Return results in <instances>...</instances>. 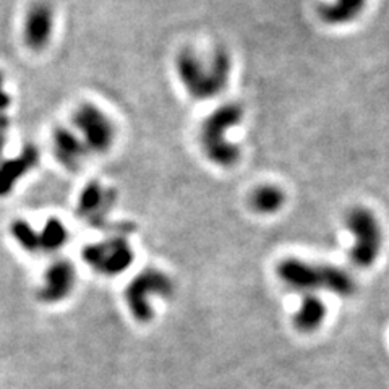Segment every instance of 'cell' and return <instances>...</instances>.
<instances>
[{
  "label": "cell",
  "instance_id": "cell-12",
  "mask_svg": "<svg viewBox=\"0 0 389 389\" xmlns=\"http://www.w3.org/2000/svg\"><path fill=\"white\" fill-rule=\"evenodd\" d=\"M52 140H54L52 145H54L56 158L63 166L72 170L82 166L84 154H87V146L83 145L82 138H78L77 133L58 127L52 133Z\"/></svg>",
  "mask_w": 389,
  "mask_h": 389
},
{
  "label": "cell",
  "instance_id": "cell-4",
  "mask_svg": "<svg viewBox=\"0 0 389 389\" xmlns=\"http://www.w3.org/2000/svg\"><path fill=\"white\" fill-rule=\"evenodd\" d=\"M345 227L352 236L349 258L359 268H370L376 263L383 247V231L378 217L369 208L355 206L345 216Z\"/></svg>",
  "mask_w": 389,
  "mask_h": 389
},
{
  "label": "cell",
  "instance_id": "cell-10",
  "mask_svg": "<svg viewBox=\"0 0 389 389\" xmlns=\"http://www.w3.org/2000/svg\"><path fill=\"white\" fill-rule=\"evenodd\" d=\"M54 31V12L47 4H34L28 10L23 26L25 44L33 51H42L49 44Z\"/></svg>",
  "mask_w": 389,
  "mask_h": 389
},
{
  "label": "cell",
  "instance_id": "cell-1",
  "mask_svg": "<svg viewBox=\"0 0 389 389\" xmlns=\"http://www.w3.org/2000/svg\"><path fill=\"white\" fill-rule=\"evenodd\" d=\"M175 72L191 98L198 101L212 99L227 87L232 60L224 49H215L206 54L184 49L175 58Z\"/></svg>",
  "mask_w": 389,
  "mask_h": 389
},
{
  "label": "cell",
  "instance_id": "cell-17",
  "mask_svg": "<svg viewBox=\"0 0 389 389\" xmlns=\"http://www.w3.org/2000/svg\"><path fill=\"white\" fill-rule=\"evenodd\" d=\"M10 234L17 241L21 248L26 250L30 253H37L39 252V243H37V231L30 226L28 222L25 221H15L10 226Z\"/></svg>",
  "mask_w": 389,
  "mask_h": 389
},
{
  "label": "cell",
  "instance_id": "cell-8",
  "mask_svg": "<svg viewBox=\"0 0 389 389\" xmlns=\"http://www.w3.org/2000/svg\"><path fill=\"white\" fill-rule=\"evenodd\" d=\"M115 201L117 195L114 190L93 180L84 186L82 195H79L77 212L82 219L91 226L104 229L109 226V215Z\"/></svg>",
  "mask_w": 389,
  "mask_h": 389
},
{
  "label": "cell",
  "instance_id": "cell-14",
  "mask_svg": "<svg viewBox=\"0 0 389 389\" xmlns=\"http://www.w3.org/2000/svg\"><path fill=\"white\" fill-rule=\"evenodd\" d=\"M326 318V303L317 294H305L294 315V326L300 333H313Z\"/></svg>",
  "mask_w": 389,
  "mask_h": 389
},
{
  "label": "cell",
  "instance_id": "cell-13",
  "mask_svg": "<svg viewBox=\"0 0 389 389\" xmlns=\"http://www.w3.org/2000/svg\"><path fill=\"white\" fill-rule=\"evenodd\" d=\"M369 0H333L318 7V15L326 25L343 26L352 23L364 12Z\"/></svg>",
  "mask_w": 389,
  "mask_h": 389
},
{
  "label": "cell",
  "instance_id": "cell-5",
  "mask_svg": "<svg viewBox=\"0 0 389 389\" xmlns=\"http://www.w3.org/2000/svg\"><path fill=\"white\" fill-rule=\"evenodd\" d=\"M174 294V282L164 271L145 269L135 276L125 289V302L132 317L146 323L154 315L153 298H167Z\"/></svg>",
  "mask_w": 389,
  "mask_h": 389
},
{
  "label": "cell",
  "instance_id": "cell-11",
  "mask_svg": "<svg viewBox=\"0 0 389 389\" xmlns=\"http://www.w3.org/2000/svg\"><path fill=\"white\" fill-rule=\"evenodd\" d=\"M37 161L39 154L34 146H26L15 159L0 158V196L8 195L15 184L33 169Z\"/></svg>",
  "mask_w": 389,
  "mask_h": 389
},
{
  "label": "cell",
  "instance_id": "cell-18",
  "mask_svg": "<svg viewBox=\"0 0 389 389\" xmlns=\"http://www.w3.org/2000/svg\"><path fill=\"white\" fill-rule=\"evenodd\" d=\"M8 106H10V98H8V94L5 93L4 78H2V75H0V112H4L8 108Z\"/></svg>",
  "mask_w": 389,
  "mask_h": 389
},
{
  "label": "cell",
  "instance_id": "cell-9",
  "mask_svg": "<svg viewBox=\"0 0 389 389\" xmlns=\"http://www.w3.org/2000/svg\"><path fill=\"white\" fill-rule=\"evenodd\" d=\"M77 274L68 260H57L46 269L44 284L37 292V298L44 303H58L72 294Z\"/></svg>",
  "mask_w": 389,
  "mask_h": 389
},
{
  "label": "cell",
  "instance_id": "cell-16",
  "mask_svg": "<svg viewBox=\"0 0 389 389\" xmlns=\"http://www.w3.org/2000/svg\"><path fill=\"white\" fill-rule=\"evenodd\" d=\"M68 241V231L63 224L51 217L47 219L46 226L42 227L41 232H37V243H39V252L52 253L57 252L58 248H62Z\"/></svg>",
  "mask_w": 389,
  "mask_h": 389
},
{
  "label": "cell",
  "instance_id": "cell-7",
  "mask_svg": "<svg viewBox=\"0 0 389 389\" xmlns=\"http://www.w3.org/2000/svg\"><path fill=\"white\" fill-rule=\"evenodd\" d=\"M73 125L82 133V141L93 153H108L114 145L115 129L112 120L94 104H82L73 112Z\"/></svg>",
  "mask_w": 389,
  "mask_h": 389
},
{
  "label": "cell",
  "instance_id": "cell-3",
  "mask_svg": "<svg viewBox=\"0 0 389 389\" xmlns=\"http://www.w3.org/2000/svg\"><path fill=\"white\" fill-rule=\"evenodd\" d=\"M243 119V108L238 103H226L206 117L200 132V143L205 156L217 167L229 169L241 159V148L227 138Z\"/></svg>",
  "mask_w": 389,
  "mask_h": 389
},
{
  "label": "cell",
  "instance_id": "cell-19",
  "mask_svg": "<svg viewBox=\"0 0 389 389\" xmlns=\"http://www.w3.org/2000/svg\"><path fill=\"white\" fill-rule=\"evenodd\" d=\"M5 135H7V120L4 115H0V158L4 156V146H5Z\"/></svg>",
  "mask_w": 389,
  "mask_h": 389
},
{
  "label": "cell",
  "instance_id": "cell-2",
  "mask_svg": "<svg viewBox=\"0 0 389 389\" xmlns=\"http://www.w3.org/2000/svg\"><path fill=\"white\" fill-rule=\"evenodd\" d=\"M278 278L286 287L303 292V295L326 291L340 297H349L357 289L354 276L344 268L310 263L300 258L282 260L278 264Z\"/></svg>",
  "mask_w": 389,
  "mask_h": 389
},
{
  "label": "cell",
  "instance_id": "cell-6",
  "mask_svg": "<svg viewBox=\"0 0 389 389\" xmlns=\"http://www.w3.org/2000/svg\"><path fill=\"white\" fill-rule=\"evenodd\" d=\"M135 253L124 236H114L87 245L83 260L89 268L103 276H119L130 268Z\"/></svg>",
  "mask_w": 389,
  "mask_h": 389
},
{
  "label": "cell",
  "instance_id": "cell-15",
  "mask_svg": "<svg viewBox=\"0 0 389 389\" xmlns=\"http://www.w3.org/2000/svg\"><path fill=\"white\" fill-rule=\"evenodd\" d=\"M286 205V193L276 185H261L250 195V206L263 216L276 215Z\"/></svg>",
  "mask_w": 389,
  "mask_h": 389
}]
</instances>
